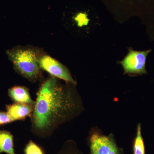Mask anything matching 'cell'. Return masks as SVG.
<instances>
[{
    "label": "cell",
    "mask_w": 154,
    "mask_h": 154,
    "mask_svg": "<svg viewBox=\"0 0 154 154\" xmlns=\"http://www.w3.org/2000/svg\"><path fill=\"white\" fill-rule=\"evenodd\" d=\"M9 96L15 103H21L33 106L35 101H33L29 93V89L24 86H16L10 88Z\"/></svg>",
    "instance_id": "52a82bcc"
},
{
    "label": "cell",
    "mask_w": 154,
    "mask_h": 154,
    "mask_svg": "<svg viewBox=\"0 0 154 154\" xmlns=\"http://www.w3.org/2000/svg\"><path fill=\"white\" fill-rule=\"evenodd\" d=\"M128 53L120 62L125 73L142 75L147 73L146 63L147 57L151 50L137 51L128 48Z\"/></svg>",
    "instance_id": "3957f363"
},
{
    "label": "cell",
    "mask_w": 154,
    "mask_h": 154,
    "mask_svg": "<svg viewBox=\"0 0 154 154\" xmlns=\"http://www.w3.org/2000/svg\"><path fill=\"white\" fill-rule=\"evenodd\" d=\"M24 152L25 154H45L41 148L32 140L26 145Z\"/></svg>",
    "instance_id": "8fae6325"
},
{
    "label": "cell",
    "mask_w": 154,
    "mask_h": 154,
    "mask_svg": "<svg viewBox=\"0 0 154 154\" xmlns=\"http://www.w3.org/2000/svg\"><path fill=\"white\" fill-rule=\"evenodd\" d=\"M133 154H145V147L141 132V126L138 125L137 134L133 146Z\"/></svg>",
    "instance_id": "9c48e42d"
},
{
    "label": "cell",
    "mask_w": 154,
    "mask_h": 154,
    "mask_svg": "<svg viewBox=\"0 0 154 154\" xmlns=\"http://www.w3.org/2000/svg\"><path fill=\"white\" fill-rule=\"evenodd\" d=\"M33 107L32 105L15 103L7 105V113L13 121L23 120L26 117L31 116Z\"/></svg>",
    "instance_id": "8992f818"
},
{
    "label": "cell",
    "mask_w": 154,
    "mask_h": 154,
    "mask_svg": "<svg viewBox=\"0 0 154 154\" xmlns=\"http://www.w3.org/2000/svg\"><path fill=\"white\" fill-rule=\"evenodd\" d=\"M39 64L42 69L47 72L52 76L71 84H76L66 67L50 56L42 54L39 58Z\"/></svg>",
    "instance_id": "5b68a950"
},
{
    "label": "cell",
    "mask_w": 154,
    "mask_h": 154,
    "mask_svg": "<svg viewBox=\"0 0 154 154\" xmlns=\"http://www.w3.org/2000/svg\"><path fill=\"white\" fill-rule=\"evenodd\" d=\"M6 52L14 69L19 74L31 82L40 79L42 69L39 60L42 54L41 51L34 48L17 46Z\"/></svg>",
    "instance_id": "7a4b0ae2"
},
{
    "label": "cell",
    "mask_w": 154,
    "mask_h": 154,
    "mask_svg": "<svg viewBox=\"0 0 154 154\" xmlns=\"http://www.w3.org/2000/svg\"><path fill=\"white\" fill-rule=\"evenodd\" d=\"M79 108L72 93L51 76L42 84L36 94L30 116L32 132L41 138L51 135L72 118Z\"/></svg>",
    "instance_id": "6da1fadb"
},
{
    "label": "cell",
    "mask_w": 154,
    "mask_h": 154,
    "mask_svg": "<svg viewBox=\"0 0 154 154\" xmlns=\"http://www.w3.org/2000/svg\"><path fill=\"white\" fill-rule=\"evenodd\" d=\"M57 154H83L74 142L68 141L65 143Z\"/></svg>",
    "instance_id": "30bf717a"
},
{
    "label": "cell",
    "mask_w": 154,
    "mask_h": 154,
    "mask_svg": "<svg viewBox=\"0 0 154 154\" xmlns=\"http://www.w3.org/2000/svg\"><path fill=\"white\" fill-rule=\"evenodd\" d=\"M90 154H123L112 137L94 133L89 138Z\"/></svg>",
    "instance_id": "277c9868"
},
{
    "label": "cell",
    "mask_w": 154,
    "mask_h": 154,
    "mask_svg": "<svg viewBox=\"0 0 154 154\" xmlns=\"http://www.w3.org/2000/svg\"><path fill=\"white\" fill-rule=\"evenodd\" d=\"M16 154L14 149V138L11 133L0 131V153Z\"/></svg>",
    "instance_id": "ba28073f"
},
{
    "label": "cell",
    "mask_w": 154,
    "mask_h": 154,
    "mask_svg": "<svg viewBox=\"0 0 154 154\" xmlns=\"http://www.w3.org/2000/svg\"><path fill=\"white\" fill-rule=\"evenodd\" d=\"M12 122L13 120L7 112H0V125L8 124Z\"/></svg>",
    "instance_id": "7c38bea8"
}]
</instances>
